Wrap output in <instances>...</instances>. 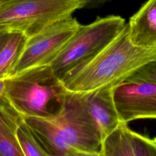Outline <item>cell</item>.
Listing matches in <instances>:
<instances>
[{"label":"cell","instance_id":"cell-5","mask_svg":"<svg viewBox=\"0 0 156 156\" xmlns=\"http://www.w3.org/2000/svg\"><path fill=\"white\" fill-rule=\"evenodd\" d=\"M119 15L98 16L92 23L80 26L49 65L60 80L68 71L94 55L110 43L125 27Z\"/></svg>","mask_w":156,"mask_h":156},{"label":"cell","instance_id":"cell-20","mask_svg":"<svg viewBox=\"0 0 156 156\" xmlns=\"http://www.w3.org/2000/svg\"><path fill=\"white\" fill-rule=\"evenodd\" d=\"M154 141L156 142V137H155V138H154Z\"/></svg>","mask_w":156,"mask_h":156},{"label":"cell","instance_id":"cell-21","mask_svg":"<svg viewBox=\"0 0 156 156\" xmlns=\"http://www.w3.org/2000/svg\"></svg>","mask_w":156,"mask_h":156},{"label":"cell","instance_id":"cell-14","mask_svg":"<svg viewBox=\"0 0 156 156\" xmlns=\"http://www.w3.org/2000/svg\"><path fill=\"white\" fill-rule=\"evenodd\" d=\"M17 140L24 156H49L39 140L25 122L20 124L16 132Z\"/></svg>","mask_w":156,"mask_h":156},{"label":"cell","instance_id":"cell-13","mask_svg":"<svg viewBox=\"0 0 156 156\" xmlns=\"http://www.w3.org/2000/svg\"><path fill=\"white\" fill-rule=\"evenodd\" d=\"M27 38L21 32H10L7 40L0 50V78L5 79L11 76Z\"/></svg>","mask_w":156,"mask_h":156},{"label":"cell","instance_id":"cell-10","mask_svg":"<svg viewBox=\"0 0 156 156\" xmlns=\"http://www.w3.org/2000/svg\"><path fill=\"white\" fill-rule=\"evenodd\" d=\"M129 38L136 46L156 48V0L147 1L127 23Z\"/></svg>","mask_w":156,"mask_h":156},{"label":"cell","instance_id":"cell-8","mask_svg":"<svg viewBox=\"0 0 156 156\" xmlns=\"http://www.w3.org/2000/svg\"><path fill=\"white\" fill-rule=\"evenodd\" d=\"M101 156H156V142L121 122L102 140Z\"/></svg>","mask_w":156,"mask_h":156},{"label":"cell","instance_id":"cell-16","mask_svg":"<svg viewBox=\"0 0 156 156\" xmlns=\"http://www.w3.org/2000/svg\"><path fill=\"white\" fill-rule=\"evenodd\" d=\"M10 32L7 30H0V50L7 40Z\"/></svg>","mask_w":156,"mask_h":156},{"label":"cell","instance_id":"cell-3","mask_svg":"<svg viewBox=\"0 0 156 156\" xmlns=\"http://www.w3.org/2000/svg\"><path fill=\"white\" fill-rule=\"evenodd\" d=\"M86 4L87 0H10L0 8V30L29 37Z\"/></svg>","mask_w":156,"mask_h":156},{"label":"cell","instance_id":"cell-12","mask_svg":"<svg viewBox=\"0 0 156 156\" xmlns=\"http://www.w3.org/2000/svg\"><path fill=\"white\" fill-rule=\"evenodd\" d=\"M24 119L4 95L0 98L1 156H24L16 136L17 129Z\"/></svg>","mask_w":156,"mask_h":156},{"label":"cell","instance_id":"cell-9","mask_svg":"<svg viewBox=\"0 0 156 156\" xmlns=\"http://www.w3.org/2000/svg\"><path fill=\"white\" fill-rule=\"evenodd\" d=\"M113 86H106L85 93L86 103L96 122L102 140L122 121L113 96Z\"/></svg>","mask_w":156,"mask_h":156},{"label":"cell","instance_id":"cell-15","mask_svg":"<svg viewBox=\"0 0 156 156\" xmlns=\"http://www.w3.org/2000/svg\"><path fill=\"white\" fill-rule=\"evenodd\" d=\"M126 81L156 82V60L143 66Z\"/></svg>","mask_w":156,"mask_h":156},{"label":"cell","instance_id":"cell-18","mask_svg":"<svg viewBox=\"0 0 156 156\" xmlns=\"http://www.w3.org/2000/svg\"><path fill=\"white\" fill-rule=\"evenodd\" d=\"M5 93V79L0 78V98L4 95Z\"/></svg>","mask_w":156,"mask_h":156},{"label":"cell","instance_id":"cell-1","mask_svg":"<svg viewBox=\"0 0 156 156\" xmlns=\"http://www.w3.org/2000/svg\"><path fill=\"white\" fill-rule=\"evenodd\" d=\"M156 60V48L131 42L127 23L105 47L68 71L60 82L69 92L87 93L126 81L144 65Z\"/></svg>","mask_w":156,"mask_h":156},{"label":"cell","instance_id":"cell-7","mask_svg":"<svg viewBox=\"0 0 156 156\" xmlns=\"http://www.w3.org/2000/svg\"><path fill=\"white\" fill-rule=\"evenodd\" d=\"M113 96L122 122L156 119V82H122L113 86Z\"/></svg>","mask_w":156,"mask_h":156},{"label":"cell","instance_id":"cell-17","mask_svg":"<svg viewBox=\"0 0 156 156\" xmlns=\"http://www.w3.org/2000/svg\"><path fill=\"white\" fill-rule=\"evenodd\" d=\"M108 0H87L86 7H94L100 5L101 3H103Z\"/></svg>","mask_w":156,"mask_h":156},{"label":"cell","instance_id":"cell-19","mask_svg":"<svg viewBox=\"0 0 156 156\" xmlns=\"http://www.w3.org/2000/svg\"><path fill=\"white\" fill-rule=\"evenodd\" d=\"M9 1L10 0H0V8Z\"/></svg>","mask_w":156,"mask_h":156},{"label":"cell","instance_id":"cell-4","mask_svg":"<svg viewBox=\"0 0 156 156\" xmlns=\"http://www.w3.org/2000/svg\"><path fill=\"white\" fill-rule=\"evenodd\" d=\"M50 116L77 156H101L102 138L88 108L85 93L66 91Z\"/></svg>","mask_w":156,"mask_h":156},{"label":"cell","instance_id":"cell-2","mask_svg":"<svg viewBox=\"0 0 156 156\" xmlns=\"http://www.w3.org/2000/svg\"><path fill=\"white\" fill-rule=\"evenodd\" d=\"M65 92L49 65L30 68L5 79L4 96L24 118L51 116L53 112L49 104L59 102Z\"/></svg>","mask_w":156,"mask_h":156},{"label":"cell","instance_id":"cell-6","mask_svg":"<svg viewBox=\"0 0 156 156\" xmlns=\"http://www.w3.org/2000/svg\"><path fill=\"white\" fill-rule=\"evenodd\" d=\"M80 24L71 16L28 37L11 76L30 68L50 65Z\"/></svg>","mask_w":156,"mask_h":156},{"label":"cell","instance_id":"cell-11","mask_svg":"<svg viewBox=\"0 0 156 156\" xmlns=\"http://www.w3.org/2000/svg\"><path fill=\"white\" fill-rule=\"evenodd\" d=\"M25 122L33 130L49 156H77L51 116L27 117Z\"/></svg>","mask_w":156,"mask_h":156}]
</instances>
